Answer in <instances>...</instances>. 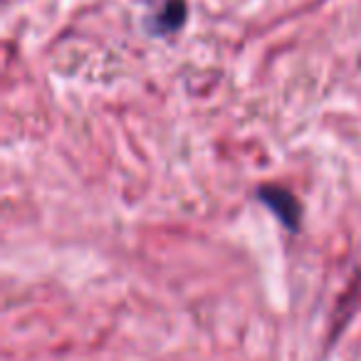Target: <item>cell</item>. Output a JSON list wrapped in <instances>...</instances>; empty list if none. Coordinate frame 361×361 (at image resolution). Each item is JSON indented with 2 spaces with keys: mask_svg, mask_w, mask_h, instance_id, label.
<instances>
[{
  "mask_svg": "<svg viewBox=\"0 0 361 361\" xmlns=\"http://www.w3.org/2000/svg\"><path fill=\"white\" fill-rule=\"evenodd\" d=\"M257 196H260V201L280 218L282 226L290 228V231H297V228H300L302 211H300L297 198L292 196L290 191H285V188H280V186H262L260 191H257Z\"/></svg>",
  "mask_w": 361,
  "mask_h": 361,
  "instance_id": "obj_1",
  "label": "cell"
},
{
  "mask_svg": "<svg viewBox=\"0 0 361 361\" xmlns=\"http://www.w3.org/2000/svg\"><path fill=\"white\" fill-rule=\"evenodd\" d=\"M183 18H186V3L183 0H164L161 11L151 13L146 18V25L154 35H169V32H176L183 25Z\"/></svg>",
  "mask_w": 361,
  "mask_h": 361,
  "instance_id": "obj_2",
  "label": "cell"
}]
</instances>
